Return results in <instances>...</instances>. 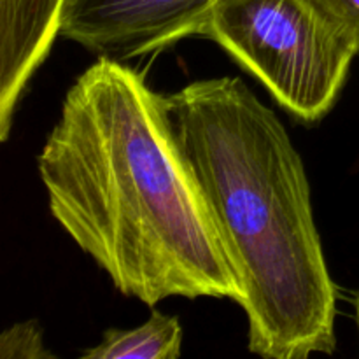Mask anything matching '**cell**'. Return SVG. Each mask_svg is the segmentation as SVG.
<instances>
[{"label": "cell", "instance_id": "obj_1", "mask_svg": "<svg viewBox=\"0 0 359 359\" xmlns=\"http://www.w3.org/2000/svg\"><path fill=\"white\" fill-rule=\"evenodd\" d=\"M49 210L116 290L154 307L244 290L165 109L142 76L98 56L67 91L37 158Z\"/></svg>", "mask_w": 359, "mask_h": 359}, {"label": "cell", "instance_id": "obj_2", "mask_svg": "<svg viewBox=\"0 0 359 359\" xmlns=\"http://www.w3.org/2000/svg\"><path fill=\"white\" fill-rule=\"evenodd\" d=\"M163 100L241 279L249 351L269 359L332 354L337 287L307 172L280 119L231 76L193 81Z\"/></svg>", "mask_w": 359, "mask_h": 359}, {"label": "cell", "instance_id": "obj_3", "mask_svg": "<svg viewBox=\"0 0 359 359\" xmlns=\"http://www.w3.org/2000/svg\"><path fill=\"white\" fill-rule=\"evenodd\" d=\"M200 37L217 42L304 123L332 111L359 55L312 0H214Z\"/></svg>", "mask_w": 359, "mask_h": 359}, {"label": "cell", "instance_id": "obj_4", "mask_svg": "<svg viewBox=\"0 0 359 359\" xmlns=\"http://www.w3.org/2000/svg\"><path fill=\"white\" fill-rule=\"evenodd\" d=\"M214 0H69L62 35L90 53L123 60L200 35Z\"/></svg>", "mask_w": 359, "mask_h": 359}, {"label": "cell", "instance_id": "obj_5", "mask_svg": "<svg viewBox=\"0 0 359 359\" xmlns=\"http://www.w3.org/2000/svg\"><path fill=\"white\" fill-rule=\"evenodd\" d=\"M69 0H0V139L7 140L20 98L62 35Z\"/></svg>", "mask_w": 359, "mask_h": 359}, {"label": "cell", "instance_id": "obj_6", "mask_svg": "<svg viewBox=\"0 0 359 359\" xmlns=\"http://www.w3.org/2000/svg\"><path fill=\"white\" fill-rule=\"evenodd\" d=\"M182 351V326L174 316L154 311L132 330H107L100 344L84 351L88 359H177Z\"/></svg>", "mask_w": 359, "mask_h": 359}, {"label": "cell", "instance_id": "obj_7", "mask_svg": "<svg viewBox=\"0 0 359 359\" xmlns=\"http://www.w3.org/2000/svg\"><path fill=\"white\" fill-rule=\"evenodd\" d=\"M2 359H48L55 358L44 346V333L37 321L16 323L0 335Z\"/></svg>", "mask_w": 359, "mask_h": 359}, {"label": "cell", "instance_id": "obj_8", "mask_svg": "<svg viewBox=\"0 0 359 359\" xmlns=\"http://www.w3.org/2000/svg\"><path fill=\"white\" fill-rule=\"evenodd\" d=\"M325 16L349 35L359 51V0H312Z\"/></svg>", "mask_w": 359, "mask_h": 359}, {"label": "cell", "instance_id": "obj_9", "mask_svg": "<svg viewBox=\"0 0 359 359\" xmlns=\"http://www.w3.org/2000/svg\"><path fill=\"white\" fill-rule=\"evenodd\" d=\"M354 307H356V325H358V335H359V291H358L356 302H354Z\"/></svg>", "mask_w": 359, "mask_h": 359}]
</instances>
